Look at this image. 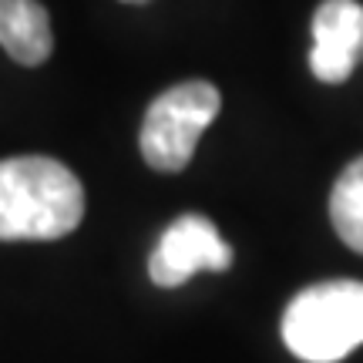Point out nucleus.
<instances>
[{
  "mask_svg": "<svg viewBox=\"0 0 363 363\" xmlns=\"http://www.w3.org/2000/svg\"><path fill=\"white\" fill-rule=\"evenodd\" d=\"M84 219L78 175L48 155L0 162V242L65 239Z\"/></svg>",
  "mask_w": 363,
  "mask_h": 363,
  "instance_id": "1",
  "label": "nucleus"
},
{
  "mask_svg": "<svg viewBox=\"0 0 363 363\" xmlns=\"http://www.w3.org/2000/svg\"><path fill=\"white\" fill-rule=\"evenodd\" d=\"M283 340L306 363H337L363 343V283L306 286L283 313Z\"/></svg>",
  "mask_w": 363,
  "mask_h": 363,
  "instance_id": "2",
  "label": "nucleus"
},
{
  "mask_svg": "<svg viewBox=\"0 0 363 363\" xmlns=\"http://www.w3.org/2000/svg\"><path fill=\"white\" fill-rule=\"evenodd\" d=\"M219 108V88L208 81H182L162 91L148 104L138 135L145 162L155 172H182L192 162L195 145L216 121Z\"/></svg>",
  "mask_w": 363,
  "mask_h": 363,
  "instance_id": "3",
  "label": "nucleus"
},
{
  "mask_svg": "<svg viewBox=\"0 0 363 363\" xmlns=\"http://www.w3.org/2000/svg\"><path fill=\"white\" fill-rule=\"evenodd\" d=\"M233 266V249L222 242L219 229L206 216H182L162 233L148 259V276L162 289L189 283L195 272H225Z\"/></svg>",
  "mask_w": 363,
  "mask_h": 363,
  "instance_id": "4",
  "label": "nucleus"
},
{
  "mask_svg": "<svg viewBox=\"0 0 363 363\" xmlns=\"http://www.w3.org/2000/svg\"><path fill=\"white\" fill-rule=\"evenodd\" d=\"M363 61V7L357 0H323L313 13L310 71L323 84H343Z\"/></svg>",
  "mask_w": 363,
  "mask_h": 363,
  "instance_id": "5",
  "label": "nucleus"
},
{
  "mask_svg": "<svg viewBox=\"0 0 363 363\" xmlns=\"http://www.w3.org/2000/svg\"><path fill=\"white\" fill-rule=\"evenodd\" d=\"M0 48L24 67H38L51 57L54 51L51 17H48L40 0H4Z\"/></svg>",
  "mask_w": 363,
  "mask_h": 363,
  "instance_id": "6",
  "label": "nucleus"
},
{
  "mask_svg": "<svg viewBox=\"0 0 363 363\" xmlns=\"http://www.w3.org/2000/svg\"><path fill=\"white\" fill-rule=\"evenodd\" d=\"M330 222L340 239L363 256V155L340 172L330 192Z\"/></svg>",
  "mask_w": 363,
  "mask_h": 363,
  "instance_id": "7",
  "label": "nucleus"
},
{
  "mask_svg": "<svg viewBox=\"0 0 363 363\" xmlns=\"http://www.w3.org/2000/svg\"><path fill=\"white\" fill-rule=\"evenodd\" d=\"M121 4H148V0H121Z\"/></svg>",
  "mask_w": 363,
  "mask_h": 363,
  "instance_id": "8",
  "label": "nucleus"
},
{
  "mask_svg": "<svg viewBox=\"0 0 363 363\" xmlns=\"http://www.w3.org/2000/svg\"><path fill=\"white\" fill-rule=\"evenodd\" d=\"M0 13H4V0H0Z\"/></svg>",
  "mask_w": 363,
  "mask_h": 363,
  "instance_id": "9",
  "label": "nucleus"
}]
</instances>
